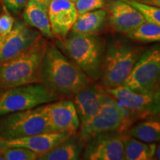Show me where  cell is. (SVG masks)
Instances as JSON below:
<instances>
[{
    "label": "cell",
    "mask_w": 160,
    "mask_h": 160,
    "mask_svg": "<svg viewBox=\"0 0 160 160\" xmlns=\"http://www.w3.org/2000/svg\"><path fill=\"white\" fill-rule=\"evenodd\" d=\"M14 22L15 19L5 8L2 13H0V36L2 37H5L11 32L14 25Z\"/></svg>",
    "instance_id": "obj_26"
},
{
    "label": "cell",
    "mask_w": 160,
    "mask_h": 160,
    "mask_svg": "<svg viewBox=\"0 0 160 160\" xmlns=\"http://www.w3.org/2000/svg\"><path fill=\"white\" fill-rule=\"evenodd\" d=\"M48 42L41 37L20 54L0 62V90L41 83V68Z\"/></svg>",
    "instance_id": "obj_2"
},
{
    "label": "cell",
    "mask_w": 160,
    "mask_h": 160,
    "mask_svg": "<svg viewBox=\"0 0 160 160\" xmlns=\"http://www.w3.org/2000/svg\"><path fill=\"white\" fill-rule=\"evenodd\" d=\"M32 1L35 2L39 4V5L43 6V7L48 9V6L50 5V3H51V0H32Z\"/></svg>",
    "instance_id": "obj_29"
},
{
    "label": "cell",
    "mask_w": 160,
    "mask_h": 160,
    "mask_svg": "<svg viewBox=\"0 0 160 160\" xmlns=\"http://www.w3.org/2000/svg\"><path fill=\"white\" fill-rule=\"evenodd\" d=\"M107 20L113 31L128 33L146 21L137 8L123 0H106Z\"/></svg>",
    "instance_id": "obj_12"
},
{
    "label": "cell",
    "mask_w": 160,
    "mask_h": 160,
    "mask_svg": "<svg viewBox=\"0 0 160 160\" xmlns=\"http://www.w3.org/2000/svg\"><path fill=\"white\" fill-rule=\"evenodd\" d=\"M105 2L106 0H77L74 4L78 15H80L95 10L102 9L105 8Z\"/></svg>",
    "instance_id": "obj_25"
},
{
    "label": "cell",
    "mask_w": 160,
    "mask_h": 160,
    "mask_svg": "<svg viewBox=\"0 0 160 160\" xmlns=\"http://www.w3.org/2000/svg\"><path fill=\"white\" fill-rule=\"evenodd\" d=\"M49 121L54 132H66L76 134L80 121L73 102L68 99L48 103Z\"/></svg>",
    "instance_id": "obj_14"
},
{
    "label": "cell",
    "mask_w": 160,
    "mask_h": 160,
    "mask_svg": "<svg viewBox=\"0 0 160 160\" xmlns=\"http://www.w3.org/2000/svg\"><path fill=\"white\" fill-rule=\"evenodd\" d=\"M153 159L160 160V143L158 145H157V148H156V152Z\"/></svg>",
    "instance_id": "obj_30"
},
{
    "label": "cell",
    "mask_w": 160,
    "mask_h": 160,
    "mask_svg": "<svg viewBox=\"0 0 160 160\" xmlns=\"http://www.w3.org/2000/svg\"><path fill=\"white\" fill-rule=\"evenodd\" d=\"M128 135L144 142H160V117H148L136 124L130 128Z\"/></svg>",
    "instance_id": "obj_20"
},
{
    "label": "cell",
    "mask_w": 160,
    "mask_h": 160,
    "mask_svg": "<svg viewBox=\"0 0 160 160\" xmlns=\"http://www.w3.org/2000/svg\"><path fill=\"white\" fill-rule=\"evenodd\" d=\"M143 51V48L122 40L108 44L100 77L102 85L105 89L123 86Z\"/></svg>",
    "instance_id": "obj_4"
},
{
    "label": "cell",
    "mask_w": 160,
    "mask_h": 160,
    "mask_svg": "<svg viewBox=\"0 0 160 160\" xmlns=\"http://www.w3.org/2000/svg\"><path fill=\"white\" fill-rule=\"evenodd\" d=\"M92 80L57 45L48 44L41 68V83L57 96L73 97Z\"/></svg>",
    "instance_id": "obj_1"
},
{
    "label": "cell",
    "mask_w": 160,
    "mask_h": 160,
    "mask_svg": "<svg viewBox=\"0 0 160 160\" xmlns=\"http://www.w3.org/2000/svg\"><path fill=\"white\" fill-rule=\"evenodd\" d=\"M70 136L66 132H47L13 139L0 138V148H25L39 156L49 151Z\"/></svg>",
    "instance_id": "obj_13"
},
{
    "label": "cell",
    "mask_w": 160,
    "mask_h": 160,
    "mask_svg": "<svg viewBox=\"0 0 160 160\" xmlns=\"http://www.w3.org/2000/svg\"><path fill=\"white\" fill-rule=\"evenodd\" d=\"M135 1L160 8V0H135Z\"/></svg>",
    "instance_id": "obj_28"
},
{
    "label": "cell",
    "mask_w": 160,
    "mask_h": 160,
    "mask_svg": "<svg viewBox=\"0 0 160 160\" xmlns=\"http://www.w3.org/2000/svg\"><path fill=\"white\" fill-rule=\"evenodd\" d=\"M106 91L122 108L131 122L133 119H144L160 114V88L138 92L119 86Z\"/></svg>",
    "instance_id": "obj_8"
},
{
    "label": "cell",
    "mask_w": 160,
    "mask_h": 160,
    "mask_svg": "<svg viewBox=\"0 0 160 160\" xmlns=\"http://www.w3.org/2000/svg\"><path fill=\"white\" fill-rule=\"evenodd\" d=\"M131 122L124 109L108 93L94 117L80 125V137L86 142L90 138L105 132H124Z\"/></svg>",
    "instance_id": "obj_7"
},
{
    "label": "cell",
    "mask_w": 160,
    "mask_h": 160,
    "mask_svg": "<svg viewBox=\"0 0 160 160\" xmlns=\"http://www.w3.org/2000/svg\"><path fill=\"white\" fill-rule=\"evenodd\" d=\"M159 117H160V114H159Z\"/></svg>",
    "instance_id": "obj_33"
},
{
    "label": "cell",
    "mask_w": 160,
    "mask_h": 160,
    "mask_svg": "<svg viewBox=\"0 0 160 160\" xmlns=\"http://www.w3.org/2000/svg\"><path fill=\"white\" fill-rule=\"evenodd\" d=\"M48 9L32 0H28L22 14L24 22L28 25L37 29L42 36L47 39L54 38L51 31L48 17Z\"/></svg>",
    "instance_id": "obj_18"
},
{
    "label": "cell",
    "mask_w": 160,
    "mask_h": 160,
    "mask_svg": "<svg viewBox=\"0 0 160 160\" xmlns=\"http://www.w3.org/2000/svg\"><path fill=\"white\" fill-rule=\"evenodd\" d=\"M4 7L9 12L18 14L25 9L28 0H0Z\"/></svg>",
    "instance_id": "obj_27"
},
{
    "label": "cell",
    "mask_w": 160,
    "mask_h": 160,
    "mask_svg": "<svg viewBox=\"0 0 160 160\" xmlns=\"http://www.w3.org/2000/svg\"><path fill=\"white\" fill-rule=\"evenodd\" d=\"M48 11L53 36L57 39H64L77 19L74 2L70 0H51Z\"/></svg>",
    "instance_id": "obj_15"
},
{
    "label": "cell",
    "mask_w": 160,
    "mask_h": 160,
    "mask_svg": "<svg viewBox=\"0 0 160 160\" xmlns=\"http://www.w3.org/2000/svg\"><path fill=\"white\" fill-rule=\"evenodd\" d=\"M2 37L0 36V44H1V42H2Z\"/></svg>",
    "instance_id": "obj_31"
},
{
    "label": "cell",
    "mask_w": 160,
    "mask_h": 160,
    "mask_svg": "<svg viewBox=\"0 0 160 160\" xmlns=\"http://www.w3.org/2000/svg\"><path fill=\"white\" fill-rule=\"evenodd\" d=\"M126 36L133 41L141 43L160 42V26L145 21Z\"/></svg>",
    "instance_id": "obj_22"
},
{
    "label": "cell",
    "mask_w": 160,
    "mask_h": 160,
    "mask_svg": "<svg viewBox=\"0 0 160 160\" xmlns=\"http://www.w3.org/2000/svg\"><path fill=\"white\" fill-rule=\"evenodd\" d=\"M54 132L49 121L47 104L13 112L0 119V138L13 139Z\"/></svg>",
    "instance_id": "obj_5"
},
{
    "label": "cell",
    "mask_w": 160,
    "mask_h": 160,
    "mask_svg": "<svg viewBox=\"0 0 160 160\" xmlns=\"http://www.w3.org/2000/svg\"><path fill=\"white\" fill-rule=\"evenodd\" d=\"M108 96V93L102 85L92 83L73 96V103L79 116L80 125L94 117Z\"/></svg>",
    "instance_id": "obj_16"
},
{
    "label": "cell",
    "mask_w": 160,
    "mask_h": 160,
    "mask_svg": "<svg viewBox=\"0 0 160 160\" xmlns=\"http://www.w3.org/2000/svg\"><path fill=\"white\" fill-rule=\"evenodd\" d=\"M38 155L25 148H0V159L35 160Z\"/></svg>",
    "instance_id": "obj_23"
},
{
    "label": "cell",
    "mask_w": 160,
    "mask_h": 160,
    "mask_svg": "<svg viewBox=\"0 0 160 160\" xmlns=\"http://www.w3.org/2000/svg\"><path fill=\"white\" fill-rule=\"evenodd\" d=\"M41 37V33L31 29L25 22L16 19L11 32L2 38L0 44V62L22 53Z\"/></svg>",
    "instance_id": "obj_11"
},
{
    "label": "cell",
    "mask_w": 160,
    "mask_h": 160,
    "mask_svg": "<svg viewBox=\"0 0 160 160\" xmlns=\"http://www.w3.org/2000/svg\"><path fill=\"white\" fill-rule=\"evenodd\" d=\"M85 142L75 134L71 135L67 139L53 147L49 151L38 156L39 160H77L80 159L82 152L85 148Z\"/></svg>",
    "instance_id": "obj_17"
},
{
    "label": "cell",
    "mask_w": 160,
    "mask_h": 160,
    "mask_svg": "<svg viewBox=\"0 0 160 160\" xmlns=\"http://www.w3.org/2000/svg\"><path fill=\"white\" fill-rule=\"evenodd\" d=\"M157 145L147 143L129 136L124 139V153L127 160L153 159Z\"/></svg>",
    "instance_id": "obj_21"
},
{
    "label": "cell",
    "mask_w": 160,
    "mask_h": 160,
    "mask_svg": "<svg viewBox=\"0 0 160 160\" xmlns=\"http://www.w3.org/2000/svg\"><path fill=\"white\" fill-rule=\"evenodd\" d=\"M137 8L144 16L146 21L160 26V8L147 5L135 0H123Z\"/></svg>",
    "instance_id": "obj_24"
},
{
    "label": "cell",
    "mask_w": 160,
    "mask_h": 160,
    "mask_svg": "<svg viewBox=\"0 0 160 160\" xmlns=\"http://www.w3.org/2000/svg\"><path fill=\"white\" fill-rule=\"evenodd\" d=\"M70 1L73 2H76V1H77V0H70Z\"/></svg>",
    "instance_id": "obj_32"
},
{
    "label": "cell",
    "mask_w": 160,
    "mask_h": 160,
    "mask_svg": "<svg viewBox=\"0 0 160 160\" xmlns=\"http://www.w3.org/2000/svg\"><path fill=\"white\" fill-rule=\"evenodd\" d=\"M56 45L92 81L100 79L106 48L102 38L70 31L64 39H58Z\"/></svg>",
    "instance_id": "obj_3"
},
{
    "label": "cell",
    "mask_w": 160,
    "mask_h": 160,
    "mask_svg": "<svg viewBox=\"0 0 160 160\" xmlns=\"http://www.w3.org/2000/svg\"><path fill=\"white\" fill-rule=\"evenodd\" d=\"M59 96L42 83L0 90V116L31 109L57 100Z\"/></svg>",
    "instance_id": "obj_6"
},
{
    "label": "cell",
    "mask_w": 160,
    "mask_h": 160,
    "mask_svg": "<svg viewBox=\"0 0 160 160\" xmlns=\"http://www.w3.org/2000/svg\"><path fill=\"white\" fill-rule=\"evenodd\" d=\"M123 132L110 131L90 138L85 142L83 159L88 160H124Z\"/></svg>",
    "instance_id": "obj_10"
},
{
    "label": "cell",
    "mask_w": 160,
    "mask_h": 160,
    "mask_svg": "<svg viewBox=\"0 0 160 160\" xmlns=\"http://www.w3.org/2000/svg\"><path fill=\"white\" fill-rule=\"evenodd\" d=\"M107 21L105 9H98L78 15L71 31L74 33L97 34L102 30Z\"/></svg>",
    "instance_id": "obj_19"
},
{
    "label": "cell",
    "mask_w": 160,
    "mask_h": 160,
    "mask_svg": "<svg viewBox=\"0 0 160 160\" xmlns=\"http://www.w3.org/2000/svg\"><path fill=\"white\" fill-rule=\"evenodd\" d=\"M123 86L138 92L160 88V42L144 50Z\"/></svg>",
    "instance_id": "obj_9"
}]
</instances>
